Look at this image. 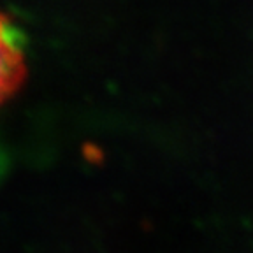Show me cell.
Listing matches in <instances>:
<instances>
[{
    "label": "cell",
    "instance_id": "1",
    "mask_svg": "<svg viewBox=\"0 0 253 253\" xmlns=\"http://www.w3.org/2000/svg\"><path fill=\"white\" fill-rule=\"evenodd\" d=\"M27 78L21 36L12 21L0 12V106L11 99Z\"/></svg>",
    "mask_w": 253,
    "mask_h": 253
}]
</instances>
